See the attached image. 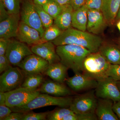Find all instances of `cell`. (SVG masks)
I'll return each instance as SVG.
<instances>
[{"label":"cell","instance_id":"cell-15","mask_svg":"<svg viewBox=\"0 0 120 120\" xmlns=\"http://www.w3.org/2000/svg\"><path fill=\"white\" fill-rule=\"evenodd\" d=\"M106 23L101 11L89 9L86 30L95 35L99 34L103 31Z\"/></svg>","mask_w":120,"mask_h":120},{"label":"cell","instance_id":"cell-20","mask_svg":"<svg viewBox=\"0 0 120 120\" xmlns=\"http://www.w3.org/2000/svg\"><path fill=\"white\" fill-rule=\"evenodd\" d=\"M74 10L71 4L64 5L60 13L54 20L53 24L62 31L71 27Z\"/></svg>","mask_w":120,"mask_h":120},{"label":"cell","instance_id":"cell-33","mask_svg":"<svg viewBox=\"0 0 120 120\" xmlns=\"http://www.w3.org/2000/svg\"><path fill=\"white\" fill-rule=\"evenodd\" d=\"M102 0H86V6L89 9L101 11Z\"/></svg>","mask_w":120,"mask_h":120},{"label":"cell","instance_id":"cell-36","mask_svg":"<svg viewBox=\"0 0 120 120\" xmlns=\"http://www.w3.org/2000/svg\"><path fill=\"white\" fill-rule=\"evenodd\" d=\"M11 41L10 39L0 38V56L5 55Z\"/></svg>","mask_w":120,"mask_h":120},{"label":"cell","instance_id":"cell-31","mask_svg":"<svg viewBox=\"0 0 120 120\" xmlns=\"http://www.w3.org/2000/svg\"><path fill=\"white\" fill-rule=\"evenodd\" d=\"M49 112L35 113L30 111L24 113L22 120H47V114Z\"/></svg>","mask_w":120,"mask_h":120},{"label":"cell","instance_id":"cell-28","mask_svg":"<svg viewBox=\"0 0 120 120\" xmlns=\"http://www.w3.org/2000/svg\"><path fill=\"white\" fill-rule=\"evenodd\" d=\"M9 14L19 13L20 6L19 0H0Z\"/></svg>","mask_w":120,"mask_h":120},{"label":"cell","instance_id":"cell-27","mask_svg":"<svg viewBox=\"0 0 120 120\" xmlns=\"http://www.w3.org/2000/svg\"><path fill=\"white\" fill-rule=\"evenodd\" d=\"M63 31L53 24L49 27L45 28L44 34L42 38V41L44 42L53 41L60 36Z\"/></svg>","mask_w":120,"mask_h":120},{"label":"cell","instance_id":"cell-9","mask_svg":"<svg viewBox=\"0 0 120 120\" xmlns=\"http://www.w3.org/2000/svg\"><path fill=\"white\" fill-rule=\"evenodd\" d=\"M33 54L30 48L26 43L11 40L5 55L11 65L17 66L26 57Z\"/></svg>","mask_w":120,"mask_h":120},{"label":"cell","instance_id":"cell-24","mask_svg":"<svg viewBox=\"0 0 120 120\" xmlns=\"http://www.w3.org/2000/svg\"><path fill=\"white\" fill-rule=\"evenodd\" d=\"M34 4L44 27L46 28L52 26L54 19L45 11L42 6L34 3Z\"/></svg>","mask_w":120,"mask_h":120},{"label":"cell","instance_id":"cell-30","mask_svg":"<svg viewBox=\"0 0 120 120\" xmlns=\"http://www.w3.org/2000/svg\"><path fill=\"white\" fill-rule=\"evenodd\" d=\"M31 27L26 24L20 21L16 36L19 41L26 43Z\"/></svg>","mask_w":120,"mask_h":120},{"label":"cell","instance_id":"cell-1","mask_svg":"<svg viewBox=\"0 0 120 120\" xmlns=\"http://www.w3.org/2000/svg\"><path fill=\"white\" fill-rule=\"evenodd\" d=\"M52 41L56 46L66 45L80 46L91 53L98 52L103 42L102 39L97 35L71 27L63 31Z\"/></svg>","mask_w":120,"mask_h":120},{"label":"cell","instance_id":"cell-18","mask_svg":"<svg viewBox=\"0 0 120 120\" xmlns=\"http://www.w3.org/2000/svg\"><path fill=\"white\" fill-rule=\"evenodd\" d=\"M120 0H102L101 11L106 23L112 24L118 14Z\"/></svg>","mask_w":120,"mask_h":120},{"label":"cell","instance_id":"cell-21","mask_svg":"<svg viewBox=\"0 0 120 120\" xmlns=\"http://www.w3.org/2000/svg\"><path fill=\"white\" fill-rule=\"evenodd\" d=\"M89 9L84 5L74 11L72 14V26L77 30L85 31L86 30Z\"/></svg>","mask_w":120,"mask_h":120},{"label":"cell","instance_id":"cell-35","mask_svg":"<svg viewBox=\"0 0 120 120\" xmlns=\"http://www.w3.org/2000/svg\"><path fill=\"white\" fill-rule=\"evenodd\" d=\"M12 112L11 108L6 105H0V120H4Z\"/></svg>","mask_w":120,"mask_h":120},{"label":"cell","instance_id":"cell-16","mask_svg":"<svg viewBox=\"0 0 120 120\" xmlns=\"http://www.w3.org/2000/svg\"><path fill=\"white\" fill-rule=\"evenodd\" d=\"M38 90L42 94L55 97H68L71 94V90L63 83L50 80L44 81Z\"/></svg>","mask_w":120,"mask_h":120},{"label":"cell","instance_id":"cell-12","mask_svg":"<svg viewBox=\"0 0 120 120\" xmlns=\"http://www.w3.org/2000/svg\"><path fill=\"white\" fill-rule=\"evenodd\" d=\"M66 83L73 91H81L88 89L96 88L98 81L83 73H75L72 77L66 79Z\"/></svg>","mask_w":120,"mask_h":120},{"label":"cell","instance_id":"cell-23","mask_svg":"<svg viewBox=\"0 0 120 120\" xmlns=\"http://www.w3.org/2000/svg\"><path fill=\"white\" fill-rule=\"evenodd\" d=\"M45 81L41 73L27 76L21 86L22 87L32 89L38 88Z\"/></svg>","mask_w":120,"mask_h":120},{"label":"cell","instance_id":"cell-17","mask_svg":"<svg viewBox=\"0 0 120 120\" xmlns=\"http://www.w3.org/2000/svg\"><path fill=\"white\" fill-rule=\"evenodd\" d=\"M113 103L111 99L99 98L95 110L98 120H119L113 109Z\"/></svg>","mask_w":120,"mask_h":120},{"label":"cell","instance_id":"cell-39","mask_svg":"<svg viewBox=\"0 0 120 120\" xmlns=\"http://www.w3.org/2000/svg\"><path fill=\"white\" fill-rule=\"evenodd\" d=\"M0 22L7 19L10 14H9L7 10L2 4V2L0 1Z\"/></svg>","mask_w":120,"mask_h":120},{"label":"cell","instance_id":"cell-6","mask_svg":"<svg viewBox=\"0 0 120 120\" xmlns=\"http://www.w3.org/2000/svg\"><path fill=\"white\" fill-rule=\"evenodd\" d=\"M26 76L19 67H12L0 76V92H9L20 87Z\"/></svg>","mask_w":120,"mask_h":120},{"label":"cell","instance_id":"cell-10","mask_svg":"<svg viewBox=\"0 0 120 120\" xmlns=\"http://www.w3.org/2000/svg\"><path fill=\"white\" fill-rule=\"evenodd\" d=\"M21 18L22 22L38 30L41 38H42L45 31V27L34 4L28 1L24 3L21 11Z\"/></svg>","mask_w":120,"mask_h":120},{"label":"cell","instance_id":"cell-2","mask_svg":"<svg viewBox=\"0 0 120 120\" xmlns=\"http://www.w3.org/2000/svg\"><path fill=\"white\" fill-rule=\"evenodd\" d=\"M56 52L60 62L75 73L83 71L84 60L91 53L86 48L75 45L57 46Z\"/></svg>","mask_w":120,"mask_h":120},{"label":"cell","instance_id":"cell-14","mask_svg":"<svg viewBox=\"0 0 120 120\" xmlns=\"http://www.w3.org/2000/svg\"><path fill=\"white\" fill-rule=\"evenodd\" d=\"M19 13L11 14L0 22V38L16 37L20 23Z\"/></svg>","mask_w":120,"mask_h":120},{"label":"cell","instance_id":"cell-38","mask_svg":"<svg viewBox=\"0 0 120 120\" xmlns=\"http://www.w3.org/2000/svg\"><path fill=\"white\" fill-rule=\"evenodd\" d=\"M86 0H71V4L74 11L83 6L86 4Z\"/></svg>","mask_w":120,"mask_h":120},{"label":"cell","instance_id":"cell-40","mask_svg":"<svg viewBox=\"0 0 120 120\" xmlns=\"http://www.w3.org/2000/svg\"><path fill=\"white\" fill-rule=\"evenodd\" d=\"M113 109L118 119L120 120V101L114 102Z\"/></svg>","mask_w":120,"mask_h":120},{"label":"cell","instance_id":"cell-11","mask_svg":"<svg viewBox=\"0 0 120 120\" xmlns=\"http://www.w3.org/2000/svg\"><path fill=\"white\" fill-rule=\"evenodd\" d=\"M49 65L47 61L33 54L26 57L17 67L21 68L27 76L44 73Z\"/></svg>","mask_w":120,"mask_h":120},{"label":"cell","instance_id":"cell-5","mask_svg":"<svg viewBox=\"0 0 120 120\" xmlns=\"http://www.w3.org/2000/svg\"><path fill=\"white\" fill-rule=\"evenodd\" d=\"M38 88L32 89L20 87L6 92L5 105L9 108L26 105L40 94Z\"/></svg>","mask_w":120,"mask_h":120},{"label":"cell","instance_id":"cell-37","mask_svg":"<svg viewBox=\"0 0 120 120\" xmlns=\"http://www.w3.org/2000/svg\"><path fill=\"white\" fill-rule=\"evenodd\" d=\"M24 113L18 112H11L4 120H22Z\"/></svg>","mask_w":120,"mask_h":120},{"label":"cell","instance_id":"cell-45","mask_svg":"<svg viewBox=\"0 0 120 120\" xmlns=\"http://www.w3.org/2000/svg\"><path fill=\"white\" fill-rule=\"evenodd\" d=\"M117 28H118V30L120 32V20L117 24Z\"/></svg>","mask_w":120,"mask_h":120},{"label":"cell","instance_id":"cell-22","mask_svg":"<svg viewBox=\"0 0 120 120\" xmlns=\"http://www.w3.org/2000/svg\"><path fill=\"white\" fill-rule=\"evenodd\" d=\"M98 52L112 64H120V50L109 44L102 43Z\"/></svg>","mask_w":120,"mask_h":120},{"label":"cell","instance_id":"cell-34","mask_svg":"<svg viewBox=\"0 0 120 120\" xmlns=\"http://www.w3.org/2000/svg\"><path fill=\"white\" fill-rule=\"evenodd\" d=\"M8 59L5 55L0 56V73H2L11 68Z\"/></svg>","mask_w":120,"mask_h":120},{"label":"cell","instance_id":"cell-29","mask_svg":"<svg viewBox=\"0 0 120 120\" xmlns=\"http://www.w3.org/2000/svg\"><path fill=\"white\" fill-rule=\"evenodd\" d=\"M98 120L95 113H75L65 116L62 120Z\"/></svg>","mask_w":120,"mask_h":120},{"label":"cell","instance_id":"cell-4","mask_svg":"<svg viewBox=\"0 0 120 120\" xmlns=\"http://www.w3.org/2000/svg\"><path fill=\"white\" fill-rule=\"evenodd\" d=\"M111 64L99 52L91 53L84 60L82 72L98 81L109 77Z\"/></svg>","mask_w":120,"mask_h":120},{"label":"cell","instance_id":"cell-3","mask_svg":"<svg viewBox=\"0 0 120 120\" xmlns=\"http://www.w3.org/2000/svg\"><path fill=\"white\" fill-rule=\"evenodd\" d=\"M73 99V98L68 96L55 97L47 94H40L26 105L11 109L12 112L26 113L32 110L49 106H57L62 107H69Z\"/></svg>","mask_w":120,"mask_h":120},{"label":"cell","instance_id":"cell-41","mask_svg":"<svg viewBox=\"0 0 120 120\" xmlns=\"http://www.w3.org/2000/svg\"><path fill=\"white\" fill-rule=\"evenodd\" d=\"M6 92H0V105H5Z\"/></svg>","mask_w":120,"mask_h":120},{"label":"cell","instance_id":"cell-13","mask_svg":"<svg viewBox=\"0 0 120 120\" xmlns=\"http://www.w3.org/2000/svg\"><path fill=\"white\" fill-rule=\"evenodd\" d=\"M55 46L52 41H49L33 45L30 49L33 53L47 61L49 64H52L60 61Z\"/></svg>","mask_w":120,"mask_h":120},{"label":"cell","instance_id":"cell-44","mask_svg":"<svg viewBox=\"0 0 120 120\" xmlns=\"http://www.w3.org/2000/svg\"><path fill=\"white\" fill-rule=\"evenodd\" d=\"M116 19H120V6L119 11H118V14H117L116 17Z\"/></svg>","mask_w":120,"mask_h":120},{"label":"cell","instance_id":"cell-19","mask_svg":"<svg viewBox=\"0 0 120 120\" xmlns=\"http://www.w3.org/2000/svg\"><path fill=\"white\" fill-rule=\"evenodd\" d=\"M68 68L60 61L49 64L44 72L53 81L63 83L67 79Z\"/></svg>","mask_w":120,"mask_h":120},{"label":"cell","instance_id":"cell-8","mask_svg":"<svg viewBox=\"0 0 120 120\" xmlns=\"http://www.w3.org/2000/svg\"><path fill=\"white\" fill-rule=\"evenodd\" d=\"M95 93L99 98L110 99L114 102L120 101V90L116 81L110 76L98 81Z\"/></svg>","mask_w":120,"mask_h":120},{"label":"cell","instance_id":"cell-46","mask_svg":"<svg viewBox=\"0 0 120 120\" xmlns=\"http://www.w3.org/2000/svg\"><path fill=\"white\" fill-rule=\"evenodd\" d=\"M118 47L120 50V41H119V42H118Z\"/></svg>","mask_w":120,"mask_h":120},{"label":"cell","instance_id":"cell-32","mask_svg":"<svg viewBox=\"0 0 120 120\" xmlns=\"http://www.w3.org/2000/svg\"><path fill=\"white\" fill-rule=\"evenodd\" d=\"M109 76L116 81H120V64H111Z\"/></svg>","mask_w":120,"mask_h":120},{"label":"cell","instance_id":"cell-7","mask_svg":"<svg viewBox=\"0 0 120 120\" xmlns=\"http://www.w3.org/2000/svg\"><path fill=\"white\" fill-rule=\"evenodd\" d=\"M98 100L94 90L73 98L69 108L75 113H95Z\"/></svg>","mask_w":120,"mask_h":120},{"label":"cell","instance_id":"cell-42","mask_svg":"<svg viewBox=\"0 0 120 120\" xmlns=\"http://www.w3.org/2000/svg\"><path fill=\"white\" fill-rule=\"evenodd\" d=\"M61 6L70 4L71 0H53Z\"/></svg>","mask_w":120,"mask_h":120},{"label":"cell","instance_id":"cell-43","mask_svg":"<svg viewBox=\"0 0 120 120\" xmlns=\"http://www.w3.org/2000/svg\"><path fill=\"white\" fill-rule=\"evenodd\" d=\"M49 0H34V4L43 6L48 2Z\"/></svg>","mask_w":120,"mask_h":120},{"label":"cell","instance_id":"cell-25","mask_svg":"<svg viewBox=\"0 0 120 120\" xmlns=\"http://www.w3.org/2000/svg\"><path fill=\"white\" fill-rule=\"evenodd\" d=\"M42 7L45 11L54 19L62 11L64 5H60L53 0H49Z\"/></svg>","mask_w":120,"mask_h":120},{"label":"cell","instance_id":"cell-26","mask_svg":"<svg viewBox=\"0 0 120 120\" xmlns=\"http://www.w3.org/2000/svg\"><path fill=\"white\" fill-rule=\"evenodd\" d=\"M67 107L56 108L51 112H49L47 114V120H62L65 116L73 113Z\"/></svg>","mask_w":120,"mask_h":120}]
</instances>
